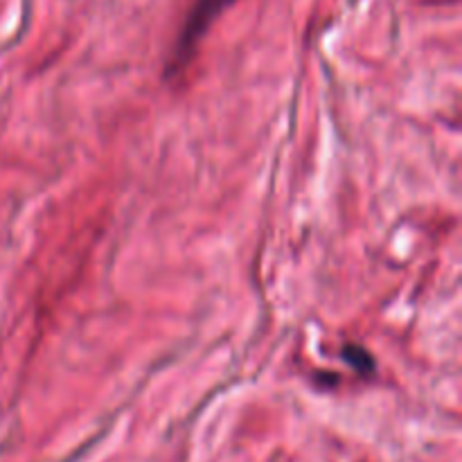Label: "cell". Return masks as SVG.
<instances>
[{"label":"cell","mask_w":462,"mask_h":462,"mask_svg":"<svg viewBox=\"0 0 462 462\" xmlns=\"http://www.w3.org/2000/svg\"><path fill=\"white\" fill-rule=\"evenodd\" d=\"M233 3L235 0H197L194 3V7L189 9L188 21L183 25V32H180L179 43H176L174 61H171L170 70H180L192 59V52L197 50L199 41L206 36V32L221 16V12Z\"/></svg>","instance_id":"cell-1"},{"label":"cell","mask_w":462,"mask_h":462,"mask_svg":"<svg viewBox=\"0 0 462 462\" xmlns=\"http://www.w3.org/2000/svg\"><path fill=\"white\" fill-rule=\"evenodd\" d=\"M343 356H346V361H350V364L355 365L359 373H373V370H374L373 356H370L368 352L364 350V347L347 346L346 350H343Z\"/></svg>","instance_id":"cell-2"}]
</instances>
